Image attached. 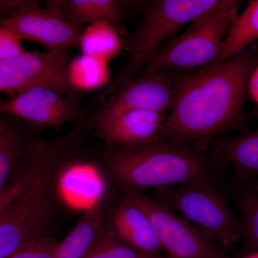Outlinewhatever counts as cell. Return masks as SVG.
<instances>
[{
  "label": "cell",
  "mask_w": 258,
  "mask_h": 258,
  "mask_svg": "<svg viewBox=\"0 0 258 258\" xmlns=\"http://www.w3.org/2000/svg\"><path fill=\"white\" fill-rule=\"evenodd\" d=\"M257 66L254 43L224 62L188 72L161 137L207 151L227 131L244 128L249 80Z\"/></svg>",
  "instance_id": "1"
},
{
  "label": "cell",
  "mask_w": 258,
  "mask_h": 258,
  "mask_svg": "<svg viewBox=\"0 0 258 258\" xmlns=\"http://www.w3.org/2000/svg\"><path fill=\"white\" fill-rule=\"evenodd\" d=\"M108 176L119 188L140 191L200 181H219L223 169L208 151L160 137L103 155Z\"/></svg>",
  "instance_id": "2"
},
{
  "label": "cell",
  "mask_w": 258,
  "mask_h": 258,
  "mask_svg": "<svg viewBox=\"0 0 258 258\" xmlns=\"http://www.w3.org/2000/svg\"><path fill=\"white\" fill-rule=\"evenodd\" d=\"M57 154L47 147L37 174L0 219V258L49 237L55 216Z\"/></svg>",
  "instance_id": "3"
},
{
  "label": "cell",
  "mask_w": 258,
  "mask_h": 258,
  "mask_svg": "<svg viewBox=\"0 0 258 258\" xmlns=\"http://www.w3.org/2000/svg\"><path fill=\"white\" fill-rule=\"evenodd\" d=\"M225 0H160L148 10L140 25L126 43L129 56L115 77L120 83L135 77L161 52V45L186 24L208 18Z\"/></svg>",
  "instance_id": "4"
},
{
  "label": "cell",
  "mask_w": 258,
  "mask_h": 258,
  "mask_svg": "<svg viewBox=\"0 0 258 258\" xmlns=\"http://www.w3.org/2000/svg\"><path fill=\"white\" fill-rule=\"evenodd\" d=\"M153 198L177 210L226 249L242 238V222L224 197L219 181H195L158 188Z\"/></svg>",
  "instance_id": "5"
},
{
  "label": "cell",
  "mask_w": 258,
  "mask_h": 258,
  "mask_svg": "<svg viewBox=\"0 0 258 258\" xmlns=\"http://www.w3.org/2000/svg\"><path fill=\"white\" fill-rule=\"evenodd\" d=\"M242 1L225 0L213 14L195 23V28L162 49L141 74L159 71L190 72L210 66L220 53L222 42L238 16Z\"/></svg>",
  "instance_id": "6"
},
{
  "label": "cell",
  "mask_w": 258,
  "mask_h": 258,
  "mask_svg": "<svg viewBox=\"0 0 258 258\" xmlns=\"http://www.w3.org/2000/svg\"><path fill=\"white\" fill-rule=\"evenodd\" d=\"M120 189L123 198L147 213L168 258H223L225 247L172 209L140 191Z\"/></svg>",
  "instance_id": "7"
},
{
  "label": "cell",
  "mask_w": 258,
  "mask_h": 258,
  "mask_svg": "<svg viewBox=\"0 0 258 258\" xmlns=\"http://www.w3.org/2000/svg\"><path fill=\"white\" fill-rule=\"evenodd\" d=\"M69 51L25 50L0 59V92L19 94L34 87H47L74 98L68 79Z\"/></svg>",
  "instance_id": "8"
},
{
  "label": "cell",
  "mask_w": 258,
  "mask_h": 258,
  "mask_svg": "<svg viewBox=\"0 0 258 258\" xmlns=\"http://www.w3.org/2000/svg\"><path fill=\"white\" fill-rule=\"evenodd\" d=\"M187 73L140 74L120 83L118 91L93 116V126L131 110L170 111Z\"/></svg>",
  "instance_id": "9"
},
{
  "label": "cell",
  "mask_w": 258,
  "mask_h": 258,
  "mask_svg": "<svg viewBox=\"0 0 258 258\" xmlns=\"http://www.w3.org/2000/svg\"><path fill=\"white\" fill-rule=\"evenodd\" d=\"M46 8L37 1H21L8 18L0 20V27L20 40H29L46 47L47 50H70L79 47L81 27L60 14L52 1Z\"/></svg>",
  "instance_id": "10"
},
{
  "label": "cell",
  "mask_w": 258,
  "mask_h": 258,
  "mask_svg": "<svg viewBox=\"0 0 258 258\" xmlns=\"http://www.w3.org/2000/svg\"><path fill=\"white\" fill-rule=\"evenodd\" d=\"M5 113L16 115L31 124L58 128L79 118L81 109L74 98L47 87H34L5 102Z\"/></svg>",
  "instance_id": "11"
},
{
  "label": "cell",
  "mask_w": 258,
  "mask_h": 258,
  "mask_svg": "<svg viewBox=\"0 0 258 258\" xmlns=\"http://www.w3.org/2000/svg\"><path fill=\"white\" fill-rule=\"evenodd\" d=\"M166 113L131 110L95 125L97 134L111 148H133L160 138Z\"/></svg>",
  "instance_id": "12"
},
{
  "label": "cell",
  "mask_w": 258,
  "mask_h": 258,
  "mask_svg": "<svg viewBox=\"0 0 258 258\" xmlns=\"http://www.w3.org/2000/svg\"><path fill=\"white\" fill-rule=\"evenodd\" d=\"M108 228L119 240L143 253L161 255L164 250L147 213L123 197L112 210Z\"/></svg>",
  "instance_id": "13"
},
{
  "label": "cell",
  "mask_w": 258,
  "mask_h": 258,
  "mask_svg": "<svg viewBox=\"0 0 258 258\" xmlns=\"http://www.w3.org/2000/svg\"><path fill=\"white\" fill-rule=\"evenodd\" d=\"M210 147V154L222 167L232 168L237 184L258 177V128L235 138L221 136Z\"/></svg>",
  "instance_id": "14"
},
{
  "label": "cell",
  "mask_w": 258,
  "mask_h": 258,
  "mask_svg": "<svg viewBox=\"0 0 258 258\" xmlns=\"http://www.w3.org/2000/svg\"><path fill=\"white\" fill-rule=\"evenodd\" d=\"M60 14L72 22L81 25L99 21L108 22L114 25L120 35L124 33L121 24L123 2L116 0H66L52 1Z\"/></svg>",
  "instance_id": "15"
},
{
  "label": "cell",
  "mask_w": 258,
  "mask_h": 258,
  "mask_svg": "<svg viewBox=\"0 0 258 258\" xmlns=\"http://www.w3.org/2000/svg\"><path fill=\"white\" fill-rule=\"evenodd\" d=\"M106 227L103 208L99 205L90 208L69 235L58 242L55 258H85Z\"/></svg>",
  "instance_id": "16"
},
{
  "label": "cell",
  "mask_w": 258,
  "mask_h": 258,
  "mask_svg": "<svg viewBox=\"0 0 258 258\" xmlns=\"http://www.w3.org/2000/svg\"><path fill=\"white\" fill-rule=\"evenodd\" d=\"M120 32L114 25L106 21L90 24L81 33L79 48L83 55L91 56L109 62L123 47Z\"/></svg>",
  "instance_id": "17"
},
{
  "label": "cell",
  "mask_w": 258,
  "mask_h": 258,
  "mask_svg": "<svg viewBox=\"0 0 258 258\" xmlns=\"http://www.w3.org/2000/svg\"><path fill=\"white\" fill-rule=\"evenodd\" d=\"M257 38L258 0H253L236 18L222 42L220 53L212 64L224 62L240 53Z\"/></svg>",
  "instance_id": "18"
},
{
  "label": "cell",
  "mask_w": 258,
  "mask_h": 258,
  "mask_svg": "<svg viewBox=\"0 0 258 258\" xmlns=\"http://www.w3.org/2000/svg\"><path fill=\"white\" fill-rule=\"evenodd\" d=\"M109 62L86 55L71 60L68 69L70 86L74 91H93L110 81Z\"/></svg>",
  "instance_id": "19"
},
{
  "label": "cell",
  "mask_w": 258,
  "mask_h": 258,
  "mask_svg": "<svg viewBox=\"0 0 258 258\" xmlns=\"http://www.w3.org/2000/svg\"><path fill=\"white\" fill-rule=\"evenodd\" d=\"M234 200L242 222V238L247 254L258 251V192L247 185L238 184Z\"/></svg>",
  "instance_id": "20"
},
{
  "label": "cell",
  "mask_w": 258,
  "mask_h": 258,
  "mask_svg": "<svg viewBox=\"0 0 258 258\" xmlns=\"http://www.w3.org/2000/svg\"><path fill=\"white\" fill-rule=\"evenodd\" d=\"M47 148V144L42 142L34 144L26 169L20 175L10 180L3 192L0 194V219L37 174L43 161Z\"/></svg>",
  "instance_id": "21"
},
{
  "label": "cell",
  "mask_w": 258,
  "mask_h": 258,
  "mask_svg": "<svg viewBox=\"0 0 258 258\" xmlns=\"http://www.w3.org/2000/svg\"><path fill=\"white\" fill-rule=\"evenodd\" d=\"M21 149L20 136L0 118V194L10 182Z\"/></svg>",
  "instance_id": "22"
},
{
  "label": "cell",
  "mask_w": 258,
  "mask_h": 258,
  "mask_svg": "<svg viewBox=\"0 0 258 258\" xmlns=\"http://www.w3.org/2000/svg\"><path fill=\"white\" fill-rule=\"evenodd\" d=\"M155 256L157 255H149L131 247L106 227L85 258H153Z\"/></svg>",
  "instance_id": "23"
},
{
  "label": "cell",
  "mask_w": 258,
  "mask_h": 258,
  "mask_svg": "<svg viewBox=\"0 0 258 258\" xmlns=\"http://www.w3.org/2000/svg\"><path fill=\"white\" fill-rule=\"evenodd\" d=\"M58 242L50 237H42L27 244L6 258H55Z\"/></svg>",
  "instance_id": "24"
},
{
  "label": "cell",
  "mask_w": 258,
  "mask_h": 258,
  "mask_svg": "<svg viewBox=\"0 0 258 258\" xmlns=\"http://www.w3.org/2000/svg\"><path fill=\"white\" fill-rule=\"evenodd\" d=\"M25 51L18 37L0 27V59L13 57Z\"/></svg>",
  "instance_id": "25"
},
{
  "label": "cell",
  "mask_w": 258,
  "mask_h": 258,
  "mask_svg": "<svg viewBox=\"0 0 258 258\" xmlns=\"http://www.w3.org/2000/svg\"><path fill=\"white\" fill-rule=\"evenodd\" d=\"M20 1L0 0V20L9 17L16 10Z\"/></svg>",
  "instance_id": "26"
},
{
  "label": "cell",
  "mask_w": 258,
  "mask_h": 258,
  "mask_svg": "<svg viewBox=\"0 0 258 258\" xmlns=\"http://www.w3.org/2000/svg\"><path fill=\"white\" fill-rule=\"evenodd\" d=\"M249 91L258 103V66L251 76L249 83Z\"/></svg>",
  "instance_id": "27"
},
{
  "label": "cell",
  "mask_w": 258,
  "mask_h": 258,
  "mask_svg": "<svg viewBox=\"0 0 258 258\" xmlns=\"http://www.w3.org/2000/svg\"><path fill=\"white\" fill-rule=\"evenodd\" d=\"M242 184L247 185L251 189H254V191L258 192V177L249 180V181H246V182L242 183Z\"/></svg>",
  "instance_id": "28"
},
{
  "label": "cell",
  "mask_w": 258,
  "mask_h": 258,
  "mask_svg": "<svg viewBox=\"0 0 258 258\" xmlns=\"http://www.w3.org/2000/svg\"><path fill=\"white\" fill-rule=\"evenodd\" d=\"M243 258H258V251L249 252Z\"/></svg>",
  "instance_id": "29"
},
{
  "label": "cell",
  "mask_w": 258,
  "mask_h": 258,
  "mask_svg": "<svg viewBox=\"0 0 258 258\" xmlns=\"http://www.w3.org/2000/svg\"><path fill=\"white\" fill-rule=\"evenodd\" d=\"M5 102L0 101V114H4Z\"/></svg>",
  "instance_id": "30"
},
{
  "label": "cell",
  "mask_w": 258,
  "mask_h": 258,
  "mask_svg": "<svg viewBox=\"0 0 258 258\" xmlns=\"http://www.w3.org/2000/svg\"><path fill=\"white\" fill-rule=\"evenodd\" d=\"M153 258H168V257H163V256H161V255H157V256H155V257H153Z\"/></svg>",
  "instance_id": "31"
}]
</instances>
